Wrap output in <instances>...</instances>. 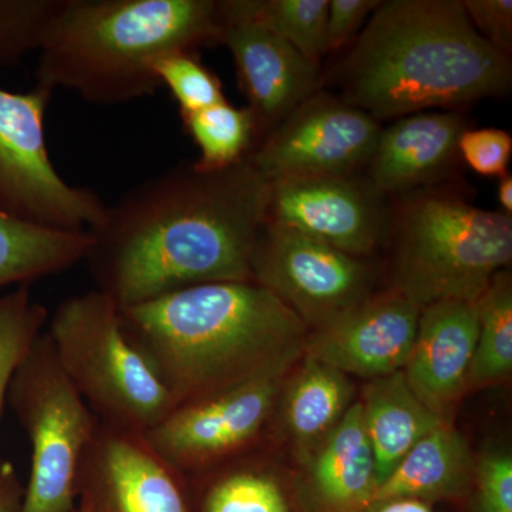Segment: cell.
<instances>
[{
	"label": "cell",
	"mask_w": 512,
	"mask_h": 512,
	"mask_svg": "<svg viewBox=\"0 0 512 512\" xmlns=\"http://www.w3.org/2000/svg\"><path fill=\"white\" fill-rule=\"evenodd\" d=\"M269 188L248 157L218 171L177 165L131 188L90 232L97 291L128 306L195 285L252 282Z\"/></svg>",
	"instance_id": "1"
},
{
	"label": "cell",
	"mask_w": 512,
	"mask_h": 512,
	"mask_svg": "<svg viewBox=\"0 0 512 512\" xmlns=\"http://www.w3.org/2000/svg\"><path fill=\"white\" fill-rule=\"evenodd\" d=\"M121 329L175 403L285 377L311 329L255 282H215L119 306Z\"/></svg>",
	"instance_id": "2"
},
{
	"label": "cell",
	"mask_w": 512,
	"mask_h": 512,
	"mask_svg": "<svg viewBox=\"0 0 512 512\" xmlns=\"http://www.w3.org/2000/svg\"><path fill=\"white\" fill-rule=\"evenodd\" d=\"M346 103L402 119L507 93L511 63L460 0L380 2L343 63Z\"/></svg>",
	"instance_id": "3"
},
{
	"label": "cell",
	"mask_w": 512,
	"mask_h": 512,
	"mask_svg": "<svg viewBox=\"0 0 512 512\" xmlns=\"http://www.w3.org/2000/svg\"><path fill=\"white\" fill-rule=\"evenodd\" d=\"M218 37L212 0H63L40 47L37 86L109 106L143 99L161 87L158 59Z\"/></svg>",
	"instance_id": "4"
},
{
	"label": "cell",
	"mask_w": 512,
	"mask_h": 512,
	"mask_svg": "<svg viewBox=\"0 0 512 512\" xmlns=\"http://www.w3.org/2000/svg\"><path fill=\"white\" fill-rule=\"evenodd\" d=\"M511 261V217L450 195H423L400 214L393 289L420 308L476 303Z\"/></svg>",
	"instance_id": "5"
},
{
	"label": "cell",
	"mask_w": 512,
	"mask_h": 512,
	"mask_svg": "<svg viewBox=\"0 0 512 512\" xmlns=\"http://www.w3.org/2000/svg\"><path fill=\"white\" fill-rule=\"evenodd\" d=\"M47 333L64 375L104 423L146 434L177 407L128 343L119 305L106 293L64 299Z\"/></svg>",
	"instance_id": "6"
},
{
	"label": "cell",
	"mask_w": 512,
	"mask_h": 512,
	"mask_svg": "<svg viewBox=\"0 0 512 512\" xmlns=\"http://www.w3.org/2000/svg\"><path fill=\"white\" fill-rule=\"evenodd\" d=\"M8 403L32 446L19 512H74L80 461L99 419L64 375L42 332L12 377Z\"/></svg>",
	"instance_id": "7"
},
{
	"label": "cell",
	"mask_w": 512,
	"mask_h": 512,
	"mask_svg": "<svg viewBox=\"0 0 512 512\" xmlns=\"http://www.w3.org/2000/svg\"><path fill=\"white\" fill-rule=\"evenodd\" d=\"M52 92L0 89V211L57 231L92 232L106 205L93 191L57 173L46 148L45 113Z\"/></svg>",
	"instance_id": "8"
},
{
	"label": "cell",
	"mask_w": 512,
	"mask_h": 512,
	"mask_svg": "<svg viewBox=\"0 0 512 512\" xmlns=\"http://www.w3.org/2000/svg\"><path fill=\"white\" fill-rule=\"evenodd\" d=\"M252 282L316 330L370 298L372 279L369 266L357 256L265 222L252 256Z\"/></svg>",
	"instance_id": "9"
},
{
	"label": "cell",
	"mask_w": 512,
	"mask_h": 512,
	"mask_svg": "<svg viewBox=\"0 0 512 512\" xmlns=\"http://www.w3.org/2000/svg\"><path fill=\"white\" fill-rule=\"evenodd\" d=\"M382 128L343 99L313 94L296 107L248 160L269 183L350 178L369 163Z\"/></svg>",
	"instance_id": "10"
},
{
	"label": "cell",
	"mask_w": 512,
	"mask_h": 512,
	"mask_svg": "<svg viewBox=\"0 0 512 512\" xmlns=\"http://www.w3.org/2000/svg\"><path fill=\"white\" fill-rule=\"evenodd\" d=\"M285 377L258 380L197 402L178 404L144 436L185 477L242 456L274 413Z\"/></svg>",
	"instance_id": "11"
},
{
	"label": "cell",
	"mask_w": 512,
	"mask_h": 512,
	"mask_svg": "<svg viewBox=\"0 0 512 512\" xmlns=\"http://www.w3.org/2000/svg\"><path fill=\"white\" fill-rule=\"evenodd\" d=\"M84 512H195L187 477L144 433L99 420L77 476Z\"/></svg>",
	"instance_id": "12"
},
{
	"label": "cell",
	"mask_w": 512,
	"mask_h": 512,
	"mask_svg": "<svg viewBox=\"0 0 512 512\" xmlns=\"http://www.w3.org/2000/svg\"><path fill=\"white\" fill-rule=\"evenodd\" d=\"M234 57L239 86L258 130L278 126L315 93L318 64L256 18L245 0L220 2V37Z\"/></svg>",
	"instance_id": "13"
},
{
	"label": "cell",
	"mask_w": 512,
	"mask_h": 512,
	"mask_svg": "<svg viewBox=\"0 0 512 512\" xmlns=\"http://www.w3.org/2000/svg\"><path fill=\"white\" fill-rule=\"evenodd\" d=\"M377 197L352 178L276 181L266 222L362 258L379 244L386 224Z\"/></svg>",
	"instance_id": "14"
},
{
	"label": "cell",
	"mask_w": 512,
	"mask_h": 512,
	"mask_svg": "<svg viewBox=\"0 0 512 512\" xmlns=\"http://www.w3.org/2000/svg\"><path fill=\"white\" fill-rule=\"evenodd\" d=\"M421 308L403 293L370 296L342 318L313 330L305 356L343 375L375 380L402 372L412 352Z\"/></svg>",
	"instance_id": "15"
},
{
	"label": "cell",
	"mask_w": 512,
	"mask_h": 512,
	"mask_svg": "<svg viewBox=\"0 0 512 512\" xmlns=\"http://www.w3.org/2000/svg\"><path fill=\"white\" fill-rule=\"evenodd\" d=\"M476 303L440 301L423 306L404 379L427 409L441 420L467 393V377L476 352Z\"/></svg>",
	"instance_id": "16"
},
{
	"label": "cell",
	"mask_w": 512,
	"mask_h": 512,
	"mask_svg": "<svg viewBox=\"0 0 512 512\" xmlns=\"http://www.w3.org/2000/svg\"><path fill=\"white\" fill-rule=\"evenodd\" d=\"M457 113H416L380 131L370 157V188L380 194L402 192L439 180L458 157L466 131Z\"/></svg>",
	"instance_id": "17"
},
{
	"label": "cell",
	"mask_w": 512,
	"mask_h": 512,
	"mask_svg": "<svg viewBox=\"0 0 512 512\" xmlns=\"http://www.w3.org/2000/svg\"><path fill=\"white\" fill-rule=\"evenodd\" d=\"M311 460V494L319 512H365L376 490L375 454L362 403H352Z\"/></svg>",
	"instance_id": "18"
},
{
	"label": "cell",
	"mask_w": 512,
	"mask_h": 512,
	"mask_svg": "<svg viewBox=\"0 0 512 512\" xmlns=\"http://www.w3.org/2000/svg\"><path fill=\"white\" fill-rule=\"evenodd\" d=\"M473 457L467 441L450 421L423 437L376 488L372 503L389 498L456 500L473 480Z\"/></svg>",
	"instance_id": "19"
},
{
	"label": "cell",
	"mask_w": 512,
	"mask_h": 512,
	"mask_svg": "<svg viewBox=\"0 0 512 512\" xmlns=\"http://www.w3.org/2000/svg\"><path fill=\"white\" fill-rule=\"evenodd\" d=\"M360 403L375 454L377 488L403 457L444 420L417 399L403 372L372 380Z\"/></svg>",
	"instance_id": "20"
},
{
	"label": "cell",
	"mask_w": 512,
	"mask_h": 512,
	"mask_svg": "<svg viewBox=\"0 0 512 512\" xmlns=\"http://www.w3.org/2000/svg\"><path fill=\"white\" fill-rule=\"evenodd\" d=\"M348 376L312 357L285 392L284 421L302 457L311 458L352 406Z\"/></svg>",
	"instance_id": "21"
},
{
	"label": "cell",
	"mask_w": 512,
	"mask_h": 512,
	"mask_svg": "<svg viewBox=\"0 0 512 512\" xmlns=\"http://www.w3.org/2000/svg\"><path fill=\"white\" fill-rule=\"evenodd\" d=\"M92 244L90 232L57 231L0 211V288L60 274L86 259Z\"/></svg>",
	"instance_id": "22"
},
{
	"label": "cell",
	"mask_w": 512,
	"mask_h": 512,
	"mask_svg": "<svg viewBox=\"0 0 512 512\" xmlns=\"http://www.w3.org/2000/svg\"><path fill=\"white\" fill-rule=\"evenodd\" d=\"M195 512H293L278 478L255 466H220L187 477Z\"/></svg>",
	"instance_id": "23"
},
{
	"label": "cell",
	"mask_w": 512,
	"mask_h": 512,
	"mask_svg": "<svg viewBox=\"0 0 512 512\" xmlns=\"http://www.w3.org/2000/svg\"><path fill=\"white\" fill-rule=\"evenodd\" d=\"M478 340L467 377V392L501 382L512 373V279L498 272L476 302Z\"/></svg>",
	"instance_id": "24"
},
{
	"label": "cell",
	"mask_w": 512,
	"mask_h": 512,
	"mask_svg": "<svg viewBox=\"0 0 512 512\" xmlns=\"http://www.w3.org/2000/svg\"><path fill=\"white\" fill-rule=\"evenodd\" d=\"M181 117L200 150V160L195 165L201 170H225L251 154L258 124L249 107H235L225 100Z\"/></svg>",
	"instance_id": "25"
},
{
	"label": "cell",
	"mask_w": 512,
	"mask_h": 512,
	"mask_svg": "<svg viewBox=\"0 0 512 512\" xmlns=\"http://www.w3.org/2000/svg\"><path fill=\"white\" fill-rule=\"evenodd\" d=\"M252 13L318 64L328 50L329 0H245Z\"/></svg>",
	"instance_id": "26"
},
{
	"label": "cell",
	"mask_w": 512,
	"mask_h": 512,
	"mask_svg": "<svg viewBox=\"0 0 512 512\" xmlns=\"http://www.w3.org/2000/svg\"><path fill=\"white\" fill-rule=\"evenodd\" d=\"M47 322L49 313L33 302L29 285L0 296V419L12 377Z\"/></svg>",
	"instance_id": "27"
},
{
	"label": "cell",
	"mask_w": 512,
	"mask_h": 512,
	"mask_svg": "<svg viewBox=\"0 0 512 512\" xmlns=\"http://www.w3.org/2000/svg\"><path fill=\"white\" fill-rule=\"evenodd\" d=\"M63 0H0V64L39 49Z\"/></svg>",
	"instance_id": "28"
},
{
	"label": "cell",
	"mask_w": 512,
	"mask_h": 512,
	"mask_svg": "<svg viewBox=\"0 0 512 512\" xmlns=\"http://www.w3.org/2000/svg\"><path fill=\"white\" fill-rule=\"evenodd\" d=\"M161 86L167 87L180 106L181 116L197 113L225 101L220 79L192 52H175L154 63Z\"/></svg>",
	"instance_id": "29"
},
{
	"label": "cell",
	"mask_w": 512,
	"mask_h": 512,
	"mask_svg": "<svg viewBox=\"0 0 512 512\" xmlns=\"http://www.w3.org/2000/svg\"><path fill=\"white\" fill-rule=\"evenodd\" d=\"M458 154L477 174L501 178L510 165L512 138L500 128L466 130L458 141Z\"/></svg>",
	"instance_id": "30"
},
{
	"label": "cell",
	"mask_w": 512,
	"mask_h": 512,
	"mask_svg": "<svg viewBox=\"0 0 512 512\" xmlns=\"http://www.w3.org/2000/svg\"><path fill=\"white\" fill-rule=\"evenodd\" d=\"M480 512H512V457L505 450L487 451L476 470Z\"/></svg>",
	"instance_id": "31"
},
{
	"label": "cell",
	"mask_w": 512,
	"mask_h": 512,
	"mask_svg": "<svg viewBox=\"0 0 512 512\" xmlns=\"http://www.w3.org/2000/svg\"><path fill=\"white\" fill-rule=\"evenodd\" d=\"M463 6L474 29L495 49L508 55L512 45L511 0H466Z\"/></svg>",
	"instance_id": "32"
},
{
	"label": "cell",
	"mask_w": 512,
	"mask_h": 512,
	"mask_svg": "<svg viewBox=\"0 0 512 512\" xmlns=\"http://www.w3.org/2000/svg\"><path fill=\"white\" fill-rule=\"evenodd\" d=\"M379 5V0H329L326 28L329 52L346 46Z\"/></svg>",
	"instance_id": "33"
},
{
	"label": "cell",
	"mask_w": 512,
	"mask_h": 512,
	"mask_svg": "<svg viewBox=\"0 0 512 512\" xmlns=\"http://www.w3.org/2000/svg\"><path fill=\"white\" fill-rule=\"evenodd\" d=\"M25 485L20 481L16 467L0 458V512H19Z\"/></svg>",
	"instance_id": "34"
},
{
	"label": "cell",
	"mask_w": 512,
	"mask_h": 512,
	"mask_svg": "<svg viewBox=\"0 0 512 512\" xmlns=\"http://www.w3.org/2000/svg\"><path fill=\"white\" fill-rule=\"evenodd\" d=\"M365 512H434L429 501L419 498H389V500L377 501L366 508Z\"/></svg>",
	"instance_id": "35"
},
{
	"label": "cell",
	"mask_w": 512,
	"mask_h": 512,
	"mask_svg": "<svg viewBox=\"0 0 512 512\" xmlns=\"http://www.w3.org/2000/svg\"><path fill=\"white\" fill-rule=\"evenodd\" d=\"M498 201L503 207L504 214L511 217L512 214V177L510 173L503 175L498 184Z\"/></svg>",
	"instance_id": "36"
},
{
	"label": "cell",
	"mask_w": 512,
	"mask_h": 512,
	"mask_svg": "<svg viewBox=\"0 0 512 512\" xmlns=\"http://www.w3.org/2000/svg\"><path fill=\"white\" fill-rule=\"evenodd\" d=\"M74 512H84L83 508H80L79 505H77L76 510Z\"/></svg>",
	"instance_id": "37"
}]
</instances>
